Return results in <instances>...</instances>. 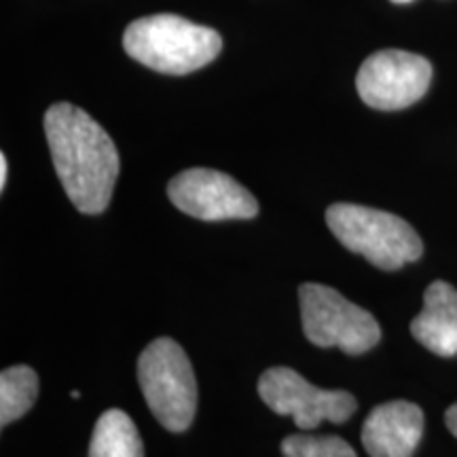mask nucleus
Segmentation results:
<instances>
[{"instance_id":"nucleus-2","label":"nucleus","mask_w":457,"mask_h":457,"mask_svg":"<svg viewBox=\"0 0 457 457\" xmlns=\"http://www.w3.org/2000/svg\"><path fill=\"white\" fill-rule=\"evenodd\" d=\"M123 49L131 60L163 74H188L208 66L222 49L220 34L174 13L138 17L125 28Z\"/></svg>"},{"instance_id":"nucleus-9","label":"nucleus","mask_w":457,"mask_h":457,"mask_svg":"<svg viewBox=\"0 0 457 457\" xmlns=\"http://www.w3.org/2000/svg\"><path fill=\"white\" fill-rule=\"evenodd\" d=\"M424 434V411L407 400H392L370 411L362 445L370 457H413Z\"/></svg>"},{"instance_id":"nucleus-14","label":"nucleus","mask_w":457,"mask_h":457,"mask_svg":"<svg viewBox=\"0 0 457 457\" xmlns=\"http://www.w3.org/2000/svg\"><path fill=\"white\" fill-rule=\"evenodd\" d=\"M445 421H447L449 432L453 434V436L457 438V403L453 404V407L447 409V415H445Z\"/></svg>"},{"instance_id":"nucleus-13","label":"nucleus","mask_w":457,"mask_h":457,"mask_svg":"<svg viewBox=\"0 0 457 457\" xmlns=\"http://www.w3.org/2000/svg\"><path fill=\"white\" fill-rule=\"evenodd\" d=\"M284 457H358L350 445L339 436H310L295 434L282 441Z\"/></svg>"},{"instance_id":"nucleus-10","label":"nucleus","mask_w":457,"mask_h":457,"mask_svg":"<svg viewBox=\"0 0 457 457\" xmlns=\"http://www.w3.org/2000/svg\"><path fill=\"white\" fill-rule=\"evenodd\" d=\"M411 335L436 356H457V290L449 282L428 286L424 310L411 322Z\"/></svg>"},{"instance_id":"nucleus-3","label":"nucleus","mask_w":457,"mask_h":457,"mask_svg":"<svg viewBox=\"0 0 457 457\" xmlns=\"http://www.w3.org/2000/svg\"><path fill=\"white\" fill-rule=\"evenodd\" d=\"M327 225L350 253L364 256L384 271H398L424 254V244L415 228L384 210L333 204L327 210Z\"/></svg>"},{"instance_id":"nucleus-1","label":"nucleus","mask_w":457,"mask_h":457,"mask_svg":"<svg viewBox=\"0 0 457 457\" xmlns=\"http://www.w3.org/2000/svg\"><path fill=\"white\" fill-rule=\"evenodd\" d=\"M45 134L57 179L83 214H100L111 204L119 176V153L106 129L83 108L57 102L45 112Z\"/></svg>"},{"instance_id":"nucleus-17","label":"nucleus","mask_w":457,"mask_h":457,"mask_svg":"<svg viewBox=\"0 0 457 457\" xmlns=\"http://www.w3.org/2000/svg\"><path fill=\"white\" fill-rule=\"evenodd\" d=\"M392 3H396V4H404V3H411V0H392Z\"/></svg>"},{"instance_id":"nucleus-5","label":"nucleus","mask_w":457,"mask_h":457,"mask_svg":"<svg viewBox=\"0 0 457 457\" xmlns=\"http://www.w3.org/2000/svg\"><path fill=\"white\" fill-rule=\"evenodd\" d=\"M299 301L303 333L313 345L339 347L347 356H360L381 339V327L373 313L353 305L330 286L303 284Z\"/></svg>"},{"instance_id":"nucleus-12","label":"nucleus","mask_w":457,"mask_h":457,"mask_svg":"<svg viewBox=\"0 0 457 457\" xmlns=\"http://www.w3.org/2000/svg\"><path fill=\"white\" fill-rule=\"evenodd\" d=\"M38 398V375L34 369L17 364L0 375V426L24 417Z\"/></svg>"},{"instance_id":"nucleus-8","label":"nucleus","mask_w":457,"mask_h":457,"mask_svg":"<svg viewBox=\"0 0 457 457\" xmlns=\"http://www.w3.org/2000/svg\"><path fill=\"white\" fill-rule=\"evenodd\" d=\"M170 202L199 220H248L259 214V202L236 179L210 168L180 171L168 185Z\"/></svg>"},{"instance_id":"nucleus-11","label":"nucleus","mask_w":457,"mask_h":457,"mask_svg":"<svg viewBox=\"0 0 457 457\" xmlns=\"http://www.w3.org/2000/svg\"><path fill=\"white\" fill-rule=\"evenodd\" d=\"M89 457H145V445L134 421L121 409H108L96 421Z\"/></svg>"},{"instance_id":"nucleus-16","label":"nucleus","mask_w":457,"mask_h":457,"mask_svg":"<svg viewBox=\"0 0 457 457\" xmlns=\"http://www.w3.org/2000/svg\"><path fill=\"white\" fill-rule=\"evenodd\" d=\"M71 396H72V398H81V392L74 390V392H71Z\"/></svg>"},{"instance_id":"nucleus-4","label":"nucleus","mask_w":457,"mask_h":457,"mask_svg":"<svg viewBox=\"0 0 457 457\" xmlns=\"http://www.w3.org/2000/svg\"><path fill=\"white\" fill-rule=\"evenodd\" d=\"M138 381L155 420L170 432H185L197 409V381L191 360L174 339L148 343L138 360Z\"/></svg>"},{"instance_id":"nucleus-15","label":"nucleus","mask_w":457,"mask_h":457,"mask_svg":"<svg viewBox=\"0 0 457 457\" xmlns=\"http://www.w3.org/2000/svg\"><path fill=\"white\" fill-rule=\"evenodd\" d=\"M7 176H9V163H7V157L0 155V188L7 187Z\"/></svg>"},{"instance_id":"nucleus-6","label":"nucleus","mask_w":457,"mask_h":457,"mask_svg":"<svg viewBox=\"0 0 457 457\" xmlns=\"http://www.w3.org/2000/svg\"><path fill=\"white\" fill-rule=\"evenodd\" d=\"M259 396L273 413L293 417L301 430H313L322 421L343 424L358 409L350 392L320 390L288 367L267 369L259 379Z\"/></svg>"},{"instance_id":"nucleus-7","label":"nucleus","mask_w":457,"mask_h":457,"mask_svg":"<svg viewBox=\"0 0 457 457\" xmlns=\"http://www.w3.org/2000/svg\"><path fill=\"white\" fill-rule=\"evenodd\" d=\"M432 83V64L424 55L403 49H381L360 66L356 89L375 111H403L426 96Z\"/></svg>"}]
</instances>
